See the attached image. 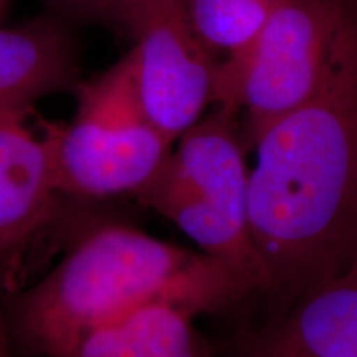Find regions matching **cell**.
I'll use <instances>...</instances> for the list:
<instances>
[{"mask_svg": "<svg viewBox=\"0 0 357 357\" xmlns=\"http://www.w3.org/2000/svg\"><path fill=\"white\" fill-rule=\"evenodd\" d=\"M248 217L266 293L287 305L357 247V0L311 96L253 144Z\"/></svg>", "mask_w": 357, "mask_h": 357, "instance_id": "6da1fadb", "label": "cell"}, {"mask_svg": "<svg viewBox=\"0 0 357 357\" xmlns=\"http://www.w3.org/2000/svg\"><path fill=\"white\" fill-rule=\"evenodd\" d=\"M248 294L238 276L204 253L136 227L105 223L3 303L15 351L71 357L84 337L149 301L184 298L211 312Z\"/></svg>", "mask_w": 357, "mask_h": 357, "instance_id": "7a4b0ae2", "label": "cell"}, {"mask_svg": "<svg viewBox=\"0 0 357 357\" xmlns=\"http://www.w3.org/2000/svg\"><path fill=\"white\" fill-rule=\"evenodd\" d=\"M238 116L223 108L204 114L134 197L171 220L247 287L266 293V273L253 245L248 177Z\"/></svg>", "mask_w": 357, "mask_h": 357, "instance_id": "3957f363", "label": "cell"}, {"mask_svg": "<svg viewBox=\"0 0 357 357\" xmlns=\"http://www.w3.org/2000/svg\"><path fill=\"white\" fill-rule=\"evenodd\" d=\"M77 113L70 123L42 121L58 184L66 197L136 195L172 151L147 118L129 52L75 89Z\"/></svg>", "mask_w": 357, "mask_h": 357, "instance_id": "277c9868", "label": "cell"}, {"mask_svg": "<svg viewBox=\"0 0 357 357\" xmlns=\"http://www.w3.org/2000/svg\"><path fill=\"white\" fill-rule=\"evenodd\" d=\"M351 0H283L242 53L218 63L215 108L238 116L247 149L314 93Z\"/></svg>", "mask_w": 357, "mask_h": 357, "instance_id": "5b68a950", "label": "cell"}, {"mask_svg": "<svg viewBox=\"0 0 357 357\" xmlns=\"http://www.w3.org/2000/svg\"><path fill=\"white\" fill-rule=\"evenodd\" d=\"M108 26L132 40L147 118L176 142L213 102L220 63L199 37L185 0H116Z\"/></svg>", "mask_w": 357, "mask_h": 357, "instance_id": "8992f818", "label": "cell"}, {"mask_svg": "<svg viewBox=\"0 0 357 357\" xmlns=\"http://www.w3.org/2000/svg\"><path fill=\"white\" fill-rule=\"evenodd\" d=\"M33 106L0 108V291L10 296L30 280L45 236L56 223L61 192L42 121Z\"/></svg>", "mask_w": 357, "mask_h": 357, "instance_id": "52a82bcc", "label": "cell"}, {"mask_svg": "<svg viewBox=\"0 0 357 357\" xmlns=\"http://www.w3.org/2000/svg\"><path fill=\"white\" fill-rule=\"evenodd\" d=\"M222 357H357V247L334 273L231 339Z\"/></svg>", "mask_w": 357, "mask_h": 357, "instance_id": "ba28073f", "label": "cell"}, {"mask_svg": "<svg viewBox=\"0 0 357 357\" xmlns=\"http://www.w3.org/2000/svg\"><path fill=\"white\" fill-rule=\"evenodd\" d=\"M75 25L45 13L24 26L0 30V108L35 106L38 100L75 91L79 78Z\"/></svg>", "mask_w": 357, "mask_h": 357, "instance_id": "9c48e42d", "label": "cell"}, {"mask_svg": "<svg viewBox=\"0 0 357 357\" xmlns=\"http://www.w3.org/2000/svg\"><path fill=\"white\" fill-rule=\"evenodd\" d=\"M205 312L184 298L149 301L89 334L71 357H213L194 321Z\"/></svg>", "mask_w": 357, "mask_h": 357, "instance_id": "30bf717a", "label": "cell"}, {"mask_svg": "<svg viewBox=\"0 0 357 357\" xmlns=\"http://www.w3.org/2000/svg\"><path fill=\"white\" fill-rule=\"evenodd\" d=\"M283 0H185L199 37L218 61L242 53Z\"/></svg>", "mask_w": 357, "mask_h": 357, "instance_id": "8fae6325", "label": "cell"}, {"mask_svg": "<svg viewBox=\"0 0 357 357\" xmlns=\"http://www.w3.org/2000/svg\"><path fill=\"white\" fill-rule=\"evenodd\" d=\"M48 12L71 25L102 24L109 25L116 0H43Z\"/></svg>", "mask_w": 357, "mask_h": 357, "instance_id": "7c38bea8", "label": "cell"}, {"mask_svg": "<svg viewBox=\"0 0 357 357\" xmlns=\"http://www.w3.org/2000/svg\"><path fill=\"white\" fill-rule=\"evenodd\" d=\"M0 357H15V347H13L10 331H8L2 291H0Z\"/></svg>", "mask_w": 357, "mask_h": 357, "instance_id": "4fadbf2b", "label": "cell"}]
</instances>
